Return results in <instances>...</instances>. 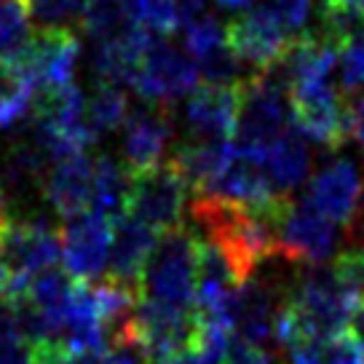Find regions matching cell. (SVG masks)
I'll list each match as a JSON object with an SVG mask.
<instances>
[{
    "label": "cell",
    "instance_id": "6",
    "mask_svg": "<svg viewBox=\"0 0 364 364\" xmlns=\"http://www.w3.org/2000/svg\"><path fill=\"white\" fill-rule=\"evenodd\" d=\"M80 57V41L75 30L68 27H41L38 33L30 35V41L14 62L27 78L35 83L38 94L41 91H54L62 86H70L75 78Z\"/></svg>",
    "mask_w": 364,
    "mask_h": 364
},
{
    "label": "cell",
    "instance_id": "15",
    "mask_svg": "<svg viewBox=\"0 0 364 364\" xmlns=\"http://www.w3.org/2000/svg\"><path fill=\"white\" fill-rule=\"evenodd\" d=\"M239 115V83L236 86H198L185 100L182 121L196 139H233Z\"/></svg>",
    "mask_w": 364,
    "mask_h": 364
},
{
    "label": "cell",
    "instance_id": "14",
    "mask_svg": "<svg viewBox=\"0 0 364 364\" xmlns=\"http://www.w3.org/2000/svg\"><path fill=\"white\" fill-rule=\"evenodd\" d=\"M201 196L220 198V201L236 206H247V209H273V206L289 201L273 191L271 180L262 169V161L247 156V153H239V150H236L233 161L228 164V169Z\"/></svg>",
    "mask_w": 364,
    "mask_h": 364
},
{
    "label": "cell",
    "instance_id": "37",
    "mask_svg": "<svg viewBox=\"0 0 364 364\" xmlns=\"http://www.w3.org/2000/svg\"><path fill=\"white\" fill-rule=\"evenodd\" d=\"M332 3H348V6H353V3H364V0H332Z\"/></svg>",
    "mask_w": 364,
    "mask_h": 364
},
{
    "label": "cell",
    "instance_id": "21",
    "mask_svg": "<svg viewBox=\"0 0 364 364\" xmlns=\"http://www.w3.org/2000/svg\"><path fill=\"white\" fill-rule=\"evenodd\" d=\"M126 193H129V171L113 159H94V185H91V215L118 220L126 215Z\"/></svg>",
    "mask_w": 364,
    "mask_h": 364
},
{
    "label": "cell",
    "instance_id": "1",
    "mask_svg": "<svg viewBox=\"0 0 364 364\" xmlns=\"http://www.w3.org/2000/svg\"><path fill=\"white\" fill-rule=\"evenodd\" d=\"M62 260V239L43 220H9L0 228V262L6 271L3 303L11 306L27 297L38 276L54 271Z\"/></svg>",
    "mask_w": 364,
    "mask_h": 364
},
{
    "label": "cell",
    "instance_id": "22",
    "mask_svg": "<svg viewBox=\"0 0 364 364\" xmlns=\"http://www.w3.org/2000/svg\"><path fill=\"white\" fill-rule=\"evenodd\" d=\"M129 97L121 86H110V83H100L97 91L86 100V126L94 142L100 136L110 134L115 129H121L129 118Z\"/></svg>",
    "mask_w": 364,
    "mask_h": 364
},
{
    "label": "cell",
    "instance_id": "19",
    "mask_svg": "<svg viewBox=\"0 0 364 364\" xmlns=\"http://www.w3.org/2000/svg\"><path fill=\"white\" fill-rule=\"evenodd\" d=\"M260 161L273 191L284 198H289V191H295L300 182H306L308 171H311V150H308L303 134H297V132H284L262 153Z\"/></svg>",
    "mask_w": 364,
    "mask_h": 364
},
{
    "label": "cell",
    "instance_id": "11",
    "mask_svg": "<svg viewBox=\"0 0 364 364\" xmlns=\"http://www.w3.org/2000/svg\"><path fill=\"white\" fill-rule=\"evenodd\" d=\"M308 204L338 225L351 228L364 209V182L359 169L348 159H335L324 164L308 182Z\"/></svg>",
    "mask_w": 364,
    "mask_h": 364
},
{
    "label": "cell",
    "instance_id": "28",
    "mask_svg": "<svg viewBox=\"0 0 364 364\" xmlns=\"http://www.w3.org/2000/svg\"><path fill=\"white\" fill-rule=\"evenodd\" d=\"M338 70H341V89L346 94L364 91V38L343 46L341 59H338Z\"/></svg>",
    "mask_w": 364,
    "mask_h": 364
},
{
    "label": "cell",
    "instance_id": "3",
    "mask_svg": "<svg viewBox=\"0 0 364 364\" xmlns=\"http://www.w3.org/2000/svg\"><path fill=\"white\" fill-rule=\"evenodd\" d=\"M196 279L198 239L177 228L159 236L139 282V297L169 308H196Z\"/></svg>",
    "mask_w": 364,
    "mask_h": 364
},
{
    "label": "cell",
    "instance_id": "23",
    "mask_svg": "<svg viewBox=\"0 0 364 364\" xmlns=\"http://www.w3.org/2000/svg\"><path fill=\"white\" fill-rule=\"evenodd\" d=\"M225 43V27L217 22L215 16H209V14H204L201 19H196V22L185 27V54L193 62L204 59L206 54H212L217 48H223Z\"/></svg>",
    "mask_w": 364,
    "mask_h": 364
},
{
    "label": "cell",
    "instance_id": "35",
    "mask_svg": "<svg viewBox=\"0 0 364 364\" xmlns=\"http://www.w3.org/2000/svg\"><path fill=\"white\" fill-rule=\"evenodd\" d=\"M255 0H217V6H223L228 11H244V9H250Z\"/></svg>",
    "mask_w": 364,
    "mask_h": 364
},
{
    "label": "cell",
    "instance_id": "13",
    "mask_svg": "<svg viewBox=\"0 0 364 364\" xmlns=\"http://www.w3.org/2000/svg\"><path fill=\"white\" fill-rule=\"evenodd\" d=\"M121 136L124 145V161L129 171L153 169L166 164V150L174 136V126L171 118L164 107H142V110H132Z\"/></svg>",
    "mask_w": 364,
    "mask_h": 364
},
{
    "label": "cell",
    "instance_id": "8",
    "mask_svg": "<svg viewBox=\"0 0 364 364\" xmlns=\"http://www.w3.org/2000/svg\"><path fill=\"white\" fill-rule=\"evenodd\" d=\"M341 241V225L316 212L308 201H289L279 217V252L287 260L321 265L338 252Z\"/></svg>",
    "mask_w": 364,
    "mask_h": 364
},
{
    "label": "cell",
    "instance_id": "2",
    "mask_svg": "<svg viewBox=\"0 0 364 364\" xmlns=\"http://www.w3.org/2000/svg\"><path fill=\"white\" fill-rule=\"evenodd\" d=\"M287 118L289 89L276 68L239 80V115L233 129V145L239 153L260 159L287 132Z\"/></svg>",
    "mask_w": 364,
    "mask_h": 364
},
{
    "label": "cell",
    "instance_id": "34",
    "mask_svg": "<svg viewBox=\"0 0 364 364\" xmlns=\"http://www.w3.org/2000/svg\"><path fill=\"white\" fill-rule=\"evenodd\" d=\"M11 220V206H9V188L0 180V228Z\"/></svg>",
    "mask_w": 364,
    "mask_h": 364
},
{
    "label": "cell",
    "instance_id": "29",
    "mask_svg": "<svg viewBox=\"0 0 364 364\" xmlns=\"http://www.w3.org/2000/svg\"><path fill=\"white\" fill-rule=\"evenodd\" d=\"M318 351H321L324 364H364V348L348 332L327 343H318Z\"/></svg>",
    "mask_w": 364,
    "mask_h": 364
},
{
    "label": "cell",
    "instance_id": "17",
    "mask_svg": "<svg viewBox=\"0 0 364 364\" xmlns=\"http://www.w3.org/2000/svg\"><path fill=\"white\" fill-rule=\"evenodd\" d=\"M159 236L153 228L139 223L134 217L121 215L113 223V244H110V265L107 276L139 289L142 273L148 265L150 255L159 244Z\"/></svg>",
    "mask_w": 364,
    "mask_h": 364
},
{
    "label": "cell",
    "instance_id": "4",
    "mask_svg": "<svg viewBox=\"0 0 364 364\" xmlns=\"http://www.w3.org/2000/svg\"><path fill=\"white\" fill-rule=\"evenodd\" d=\"M198 324L196 308H169L139 297L129 346L150 364H180L198 338Z\"/></svg>",
    "mask_w": 364,
    "mask_h": 364
},
{
    "label": "cell",
    "instance_id": "31",
    "mask_svg": "<svg viewBox=\"0 0 364 364\" xmlns=\"http://www.w3.org/2000/svg\"><path fill=\"white\" fill-rule=\"evenodd\" d=\"M80 364H136V362L132 359V353L126 351V348H110V351H100V353H83Z\"/></svg>",
    "mask_w": 364,
    "mask_h": 364
},
{
    "label": "cell",
    "instance_id": "26",
    "mask_svg": "<svg viewBox=\"0 0 364 364\" xmlns=\"http://www.w3.org/2000/svg\"><path fill=\"white\" fill-rule=\"evenodd\" d=\"M265 11L271 14L276 24L284 30L289 38L303 35L311 16V0H262L260 3Z\"/></svg>",
    "mask_w": 364,
    "mask_h": 364
},
{
    "label": "cell",
    "instance_id": "16",
    "mask_svg": "<svg viewBox=\"0 0 364 364\" xmlns=\"http://www.w3.org/2000/svg\"><path fill=\"white\" fill-rule=\"evenodd\" d=\"M91 185H94V159L86 150H80L51 164L43 182V193L48 204L65 220H70L89 212Z\"/></svg>",
    "mask_w": 364,
    "mask_h": 364
},
{
    "label": "cell",
    "instance_id": "7",
    "mask_svg": "<svg viewBox=\"0 0 364 364\" xmlns=\"http://www.w3.org/2000/svg\"><path fill=\"white\" fill-rule=\"evenodd\" d=\"M198 68L196 62L177 46L166 41H156L145 51L134 78V89L142 100H148L156 107L188 100L198 89Z\"/></svg>",
    "mask_w": 364,
    "mask_h": 364
},
{
    "label": "cell",
    "instance_id": "18",
    "mask_svg": "<svg viewBox=\"0 0 364 364\" xmlns=\"http://www.w3.org/2000/svg\"><path fill=\"white\" fill-rule=\"evenodd\" d=\"M236 156L233 139H193L174 150L171 166L180 171L188 188L204 193L206 188L228 169V164Z\"/></svg>",
    "mask_w": 364,
    "mask_h": 364
},
{
    "label": "cell",
    "instance_id": "25",
    "mask_svg": "<svg viewBox=\"0 0 364 364\" xmlns=\"http://www.w3.org/2000/svg\"><path fill=\"white\" fill-rule=\"evenodd\" d=\"M330 268H332V273L338 276V282H341L356 300H362L364 297V247H356V244H353L348 250L338 252Z\"/></svg>",
    "mask_w": 364,
    "mask_h": 364
},
{
    "label": "cell",
    "instance_id": "24",
    "mask_svg": "<svg viewBox=\"0 0 364 364\" xmlns=\"http://www.w3.org/2000/svg\"><path fill=\"white\" fill-rule=\"evenodd\" d=\"M91 0H30V14H33L43 27H68L73 22H83L89 11Z\"/></svg>",
    "mask_w": 364,
    "mask_h": 364
},
{
    "label": "cell",
    "instance_id": "9",
    "mask_svg": "<svg viewBox=\"0 0 364 364\" xmlns=\"http://www.w3.org/2000/svg\"><path fill=\"white\" fill-rule=\"evenodd\" d=\"M289 115L300 134L330 150L343 148V142L351 136L348 105L332 83L289 91Z\"/></svg>",
    "mask_w": 364,
    "mask_h": 364
},
{
    "label": "cell",
    "instance_id": "27",
    "mask_svg": "<svg viewBox=\"0 0 364 364\" xmlns=\"http://www.w3.org/2000/svg\"><path fill=\"white\" fill-rule=\"evenodd\" d=\"M35 348L11 316L0 318V364H33Z\"/></svg>",
    "mask_w": 364,
    "mask_h": 364
},
{
    "label": "cell",
    "instance_id": "10",
    "mask_svg": "<svg viewBox=\"0 0 364 364\" xmlns=\"http://www.w3.org/2000/svg\"><path fill=\"white\" fill-rule=\"evenodd\" d=\"M59 239H62V262L73 279L97 282L107 271L110 244H113V220L83 212L65 220Z\"/></svg>",
    "mask_w": 364,
    "mask_h": 364
},
{
    "label": "cell",
    "instance_id": "12",
    "mask_svg": "<svg viewBox=\"0 0 364 364\" xmlns=\"http://www.w3.org/2000/svg\"><path fill=\"white\" fill-rule=\"evenodd\" d=\"M225 38L236 59L244 65H252L257 73L276 68L292 43V38L276 24V19L262 6L244 11L233 22H228Z\"/></svg>",
    "mask_w": 364,
    "mask_h": 364
},
{
    "label": "cell",
    "instance_id": "20",
    "mask_svg": "<svg viewBox=\"0 0 364 364\" xmlns=\"http://www.w3.org/2000/svg\"><path fill=\"white\" fill-rule=\"evenodd\" d=\"M38 89L14 62H0V132H11L35 113Z\"/></svg>",
    "mask_w": 364,
    "mask_h": 364
},
{
    "label": "cell",
    "instance_id": "5",
    "mask_svg": "<svg viewBox=\"0 0 364 364\" xmlns=\"http://www.w3.org/2000/svg\"><path fill=\"white\" fill-rule=\"evenodd\" d=\"M188 209V182L171 161L153 169L129 171V193H126V215L145 223L156 233H169L182 228V217Z\"/></svg>",
    "mask_w": 364,
    "mask_h": 364
},
{
    "label": "cell",
    "instance_id": "30",
    "mask_svg": "<svg viewBox=\"0 0 364 364\" xmlns=\"http://www.w3.org/2000/svg\"><path fill=\"white\" fill-rule=\"evenodd\" d=\"M225 364H273V359H271V353L262 351L260 346L233 341L230 348H228Z\"/></svg>",
    "mask_w": 364,
    "mask_h": 364
},
{
    "label": "cell",
    "instance_id": "33",
    "mask_svg": "<svg viewBox=\"0 0 364 364\" xmlns=\"http://www.w3.org/2000/svg\"><path fill=\"white\" fill-rule=\"evenodd\" d=\"M351 338L364 348V297L359 300V306L351 316Z\"/></svg>",
    "mask_w": 364,
    "mask_h": 364
},
{
    "label": "cell",
    "instance_id": "36",
    "mask_svg": "<svg viewBox=\"0 0 364 364\" xmlns=\"http://www.w3.org/2000/svg\"><path fill=\"white\" fill-rule=\"evenodd\" d=\"M3 287H6V271H3V262H0V300H3Z\"/></svg>",
    "mask_w": 364,
    "mask_h": 364
},
{
    "label": "cell",
    "instance_id": "32",
    "mask_svg": "<svg viewBox=\"0 0 364 364\" xmlns=\"http://www.w3.org/2000/svg\"><path fill=\"white\" fill-rule=\"evenodd\" d=\"M348 129H351V136L359 142V148L364 153V97H356L348 105Z\"/></svg>",
    "mask_w": 364,
    "mask_h": 364
}]
</instances>
